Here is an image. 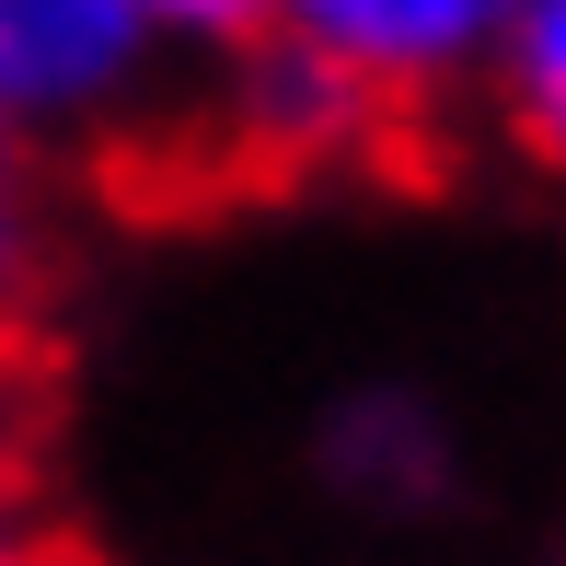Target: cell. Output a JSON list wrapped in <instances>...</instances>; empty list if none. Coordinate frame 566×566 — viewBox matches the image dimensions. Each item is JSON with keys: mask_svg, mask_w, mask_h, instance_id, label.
Instances as JSON below:
<instances>
[{"mask_svg": "<svg viewBox=\"0 0 566 566\" xmlns=\"http://www.w3.org/2000/svg\"><path fill=\"white\" fill-rule=\"evenodd\" d=\"M231 12H163V0H0V139L23 127H105L209 46Z\"/></svg>", "mask_w": 566, "mask_h": 566, "instance_id": "6da1fadb", "label": "cell"}, {"mask_svg": "<svg viewBox=\"0 0 566 566\" xmlns=\"http://www.w3.org/2000/svg\"><path fill=\"white\" fill-rule=\"evenodd\" d=\"M277 46H301L358 116H381L474 82L497 46V12L485 0H301V12H277Z\"/></svg>", "mask_w": 566, "mask_h": 566, "instance_id": "7a4b0ae2", "label": "cell"}, {"mask_svg": "<svg viewBox=\"0 0 566 566\" xmlns=\"http://www.w3.org/2000/svg\"><path fill=\"white\" fill-rule=\"evenodd\" d=\"M440 462H451V440H440V417L417 394H358V405L324 417V474L358 509H417L440 485Z\"/></svg>", "mask_w": 566, "mask_h": 566, "instance_id": "3957f363", "label": "cell"}, {"mask_svg": "<svg viewBox=\"0 0 566 566\" xmlns=\"http://www.w3.org/2000/svg\"><path fill=\"white\" fill-rule=\"evenodd\" d=\"M485 82L521 93V127H532V139H555V127H566V12H555V0H521V12H497Z\"/></svg>", "mask_w": 566, "mask_h": 566, "instance_id": "277c9868", "label": "cell"}, {"mask_svg": "<svg viewBox=\"0 0 566 566\" xmlns=\"http://www.w3.org/2000/svg\"><path fill=\"white\" fill-rule=\"evenodd\" d=\"M0 566H35V509H23L12 474H0Z\"/></svg>", "mask_w": 566, "mask_h": 566, "instance_id": "5b68a950", "label": "cell"}, {"mask_svg": "<svg viewBox=\"0 0 566 566\" xmlns=\"http://www.w3.org/2000/svg\"><path fill=\"white\" fill-rule=\"evenodd\" d=\"M12 266H23V209H12V186H0V290H12Z\"/></svg>", "mask_w": 566, "mask_h": 566, "instance_id": "8992f818", "label": "cell"}, {"mask_svg": "<svg viewBox=\"0 0 566 566\" xmlns=\"http://www.w3.org/2000/svg\"><path fill=\"white\" fill-rule=\"evenodd\" d=\"M0 186H12V139H0Z\"/></svg>", "mask_w": 566, "mask_h": 566, "instance_id": "52a82bcc", "label": "cell"}]
</instances>
